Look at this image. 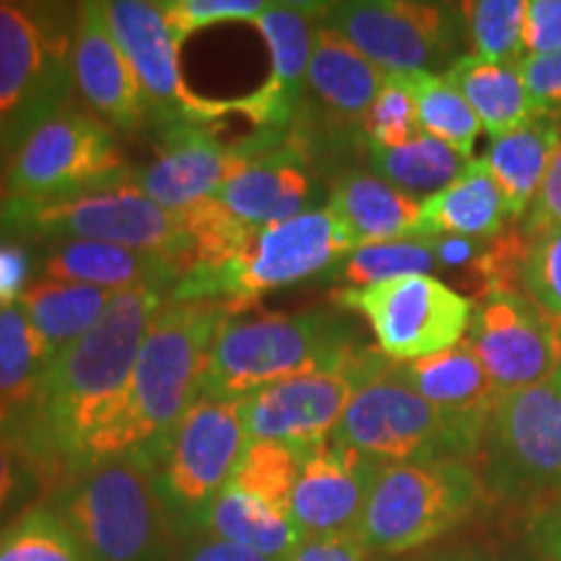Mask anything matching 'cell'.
<instances>
[{"label":"cell","mask_w":561,"mask_h":561,"mask_svg":"<svg viewBox=\"0 0 561 561\" xmlns=\"http://www.w3.org/2000/svg\"><path fill=\"white\" fill-rule=\"evenodd\" d=\"M301 450L284 442H248L229 483L276 512L289 515ZM291 517V515H289Z\"/></svg>","instance_id":"d590c367"},{"label":"cell","mask_w":561,"mask_h":561,"mask_svg":"<svg viewBox=\"0 0 561 561\" xmlns=\"http://www.w3.org/2000/svg\"><path fill=\"white\" fill-rule=\"evenodd\" d=\"M356 328L331 310L231 312L216 335L201 398L240 403L257 390L359 354Z\"/></svg>","instance_id":"3957f363"},{"label":"cell","mask_w":561,"mask_h":561,"mask_svg":"<svg viewBox=\"0 0 561 561\" xmlns=\"http://www.w3.org/2000/svg\"><path fill=\"white\" fill-rule=\"evenodd\" d=\"M268 0H167L161 3L172 37L182 45L203 26L221 21H255L271 9Z\"/></svg>","instance_id":"ab89813d"},{"label":"cell","mask_w":561,"mask_h":561,"mask_svg":"<svg viewBox=\"0 0 561 561\" xmlns=\"http://www.w3.org/2000/svg\"><path fill=\"white\" fill-rule=\"evenodd\" d=\"M0 234L16 237L37 248L58 240L117 244L170 257L185 268V276L193 268L191 240L180 214L157 206L133 182L53 203L0 198Z\"/></svg>","instance_id":"52a82bcc"},{"label":"cell","mask_w":561,"mask_h":561,"mask_svg":"<svg viewBox=\"0 0 561 561\" xmlns=\"http://www.w3.org/2000/svg\"><path fill=\"white\" fill-rule=\"evenodd\" d=\"M39 483V476L26 460V455L19 450L9 434L0 430V520L16 510L21 502H26V496Z\"/></svg>","instance_id":"b9f144b4"},{"label":"cell","mask_w":561,"mask_h":561,"mask_svg":"<svg viewBox=\"0 0 561 561\" xmlns=\"http://www.w3.org/2000/svg\"><path fill=\"white\" fill-rule=\"evenodd\" d=\"M520 76L538 110L543 115H557L561 110V50L528 55L520 62Z\"/></svg>","instance_id":"7bdbcfd3"},{"label":"cell","mask_w":561,"mask_h":561,"mask_svg":"<svg viewBox=\"0 0 561 561\" xmlns=\"http://www.w3.org/2000/svg\"><path fill=\"white\" fill-rule=\"evenodd\" d=\"M434 271H437V257H434L430 240H403L364 244V248L351 250L339 268L331 273V278L339 284H348L351 289H364V286L401 276H419V273L434 276Z\"/></svg>","instance_id":"8d00e7d4"},{"label":"cell","mask_w":561,"mask_h":561,"mask_svg":"<svg viewBox=\"0 0 561 561\" xmlns=\"http://www.w3.org/2000/svg\"><path fill=\"white\" fill-rule=\"evenodd\" d=\"M335 305L369 322L377 351L405 364L442 354L466 339L473 301L437 276H401L364 289L335 291Z\"/></svg>","instance_id":"5bb4252c"},{"label":"cell","mask_w":561,"mask_h":561,"mask_svg":"<svg viewBox=\"0 0 561 561\" xmlns=\"http://www.w3.org/2000/svg\"><path fill=\"white\" fill-rule=\"evenodd\" d=\"M507 221V201L483 157L468 161L445 191L421 201V240L468 237L489 242L502 234Z\"/></svg>","instance_id":"484cf974"},{"label":"cell","mask_w":561,"mask_h":561,"mask_svg":"<svg viewBox=\"0 0 561 561\" xmlns=\"http://www.w3.org/2000/svg\"><path fill=\"white\" fill-rule=\"evenodd\" d=\"M523 294L561 325V229L530 237L523 261Z\"/></svg>","instance_id":"f35d334b"},{"label":"cell","mask_w":561,"mask_h":561,"mask_svg":"<svg viewBox=\"0 0 561 561\" xmlns=\"http://www.w3.org/2000/svg\"><path fill=\"white\" fill-rule=\"evenodd\" d=\"M50 362L53 354L21 305L0 307V424L32 409Z\"/></svg>","instance_id":"4dcf8cb0"},{"label":"cell","mask_w":561,"mask_h":561,"mask_svg":"<svg viewBox=\"0 0 561 561\" xmlns=\"http://www.w3.org/2000/svg\"><path fill=\"white\" fill-rule=\"evenodd\" d=\"M231 149L237 161L216 201L234 219L261 229L318 210L322 178L286 140L273 146L268 138L250 136Z\"/></svg>","instance_id":"ac0fdd59"},{"label":"cell","mask_w":561,"mask_h":561,"mask_svg":"<svg viewBox=\"0 0 561 561\" xmlns=\"http://www.w3.org/2000/svg\"><path fill=\"white\" fill-rule=\"evenodd\" d=\"M483 489V479L466 460L382 466L356 538L377 557L416 551L466 523L479 507Z\"/></svg>","instance_id":"ba28073f"},{"label":"cell","mask_w":561,"mask_h":561,"mask_svg":"<svg viewBox=\"0 0 561 561\" xmlns=\"http://www.w3.org/2000/svg\"><path fill=\"white\" fill-rule=\"evenodd\" d=\"M331 439L377 466L445 458L468 462L481 453V437L413 392L392 362L354 392Z\"/></svg>","instance_id":"30bf717a"},{"label":"cell","mask_w":561,"mask_h":561,"mask_svg":"<svg viewBox=\"0 0 561 561\" xmlns=\"http://www.w3.org/2000/svg\"><path fill=\"white\" fill-rule=\"evenodd\" d=\"M405 81H409L413 100H416L421 130L450 146L466 161H471L476 140L483 130L471 104L462 100L460 91L439 73H413L405 76Z\"/></svg>","instance_id":"d6a6232c"},{"label":"cell","mask_w":561,"mask_h":561,"mask_svg":"<svg viewBox=\"0 0 561 561\" xmlns=\"http://www.w3.org/2000/svg\"><path fill=\"white\" fill-rule=\"evenodd\" d=\"M559 339H561V325H559ZM553 380L561 385V354H559V364H557V371H553Z\"/></svg>","instance_id":"816d5d0a"},{"label":"cell","mask_w":561,"mask_h":561,"mask_svg":"<svg viewBox=\"0 0 561 561\" xmlns=\"http://www.w3.org/2000/svg\"><path fill=\"white\" fill-rule=\"evenodd\" d=\"M380 468L333 439L301 450L289 510L301 541L356 533Z\"/></svg>","instance_id":"ffe728a7"},{"label":"cell","mask_w":561,"mask_h":561,"mask_svg":"<svg viewBox=\"0 0 561 561\" xmlns=\"http://www.w3.org/2000/svg\"><path fill=\"white\" fill-rule=\"evenodd\" d=\"M466 339L500 392L530 388L557 371L559 325L523 291H500L476 301Z\"/></svg>","instance_id":"e0dca14e"},{"label":"cell","mask_w":561,"mask_h":561,"mask_svg":"<svg viewBox=\"0 0 561 561\" xmlns=\"http://www.w3.org/2000/svg\"><path fill=\"white\" fill-rule=\"evenodd\" d=\"M0 561H87L50 502L32 504L0 525Z\"/></svg>","instance_id":"836d02e7"},{"label":"cell","mask_w":561,"mask_h":561,"mask_svg":"<svg viewBox=\"0 0 561 561\" xmlns=\"http://www.w3.org/2000/svg\"><path fill=\"white\" fill-rule=\"evenodd\" d=\"M325 24L385 76L445 73L462 58V9L426 0H348L331 3Z\"/></svg>","instance_id":"4fadbf2b"},{"label":"cell","mask_w":561,"mask_h":561,"mask_svg":"<svg viewBox=\"0 0 561 561\" xmlns=\"http://www.w3.org/2000/svg\"><path fill=\"white\" fill-rule=\"evenodd\" d=\"M167 297L170 291L153 286L117 291L100 322L55 354L32 409L0 424L42 483L58 489L79 471L91 439L121 401L151 320Z\"/></svg>","instance_id":"6da1fadb"},{"label":"cell","mask_w":561,"mask_h":561,"mask_svg":"<svg viewBox=\"0 0 561 561\" xmlns=\"http://www.w3.org/2000/svg\"><path fill=\"white\" fill-rule=\"evenodd\" d=\"M426 240H430L434 257H437V268H450L458 273L471 268L489 244L483 240H468V237H426Z\"/></svg>","instance_id":"c3c4849f"},{"label":"cell","mask_w":561,"mask_h":561,"mask_svg":"<svg viewBox=\"0 0 561 561\" xmlns=\"http://www.w3.org/2000/svg\"><path fill=\"white\" fill-rule=\"evenodd\" d=\"M364 159L369 161L377 178L390 182L392 187L411 198H432L434 193L445 191L468 164L458 151L426 133L403 146H390V149L367 144Z\"/></svg>","instance_id":"1f68e13d"},{"label":"cell","mask_w":561,"mask_h":561,"mask_svg":"<svg viewBox=\"0 0 561 561\" xmlns=\"http://www.w3.org/2000/svg\"><path fill=\"white\" fill-rule=\"evenodd\" d=\"M231 312L237 310L224 301H164L151 320L121 401L91 439L79 471L115 458L157 466L180 421L198 403L210 348Z\"/></svg>","instance_id":"7a4b0ae2"},{"label":"cell","mask_w":561,"mask_h":561,"mask_svg":"<svg viewBox=\"0 0 561 561\" xmlns=\"http://www.w3.org/2000/svg\"><path fill=\"white\" fill-rule=\"evenodd\" d=\"M104 13H107L110 32L117 47L136 70L140 89L149 102L151 121L159 130L178 123L206 125L224 115H234L231 102L201 100L185 87L178 66L180 45L167 26L161 3L107 0Z\"/></svg>","instance_id":"2e32d148"},{"label":"cell","mask_w":561,"mask_h":561,"mask_svg":"<svg viewBox=\"0 0 561 561\" xmlns=\"http://www.w3.org/2000/svg\"><path fill=\"white\" fill-rule=\"evenodd\" d=\"M203 530L208 533V538L244 546L271 561H286L301 543L299 530L294 528L289 515L276 512L231 483L216 496Z\"/></svg>","instance_id":"f546056e"},{"label":"cell","mask_w":561,"mask_h":561,"mask_svg":"<svg viewBox=\"0 0 561 561\" xmlns=\"http://www.w3.org/2000/svg\"><path fill=\"white\" fill-rule=\"evenodd\" d=\"M416 100L405 76H385L380 94L375 96L364 121L367 144L375 146H403L421 136Z\"/></svg>","instance_id":"74e56055"},{"label":"cell","mask_w":561,"mask_h":561,"mask_svg":"<svg viewBox=\"0 0 561 561\" xmlns=\"http://www.w3.org/2000/svg\"><path fill=\"white\" fill-rule=\"evenodd\" d=\"M39 271L34 244L0 234V307L19 305Z\"/></svg>","instance_id":"60d3db41"},{"label":"cell","mask_w":561,"mask_h":561,"mask_svg":"<svg viewBox=\"0 0 561 561\" xmlns=\"http://www.w3.org/2000/svg\"><path fill=\"white\" fill-rule=\"evenodd\" d=\"M234 161V149L224 146L208 125L178 123L161 130L157 159L133 172V185L178 214L219 193Z\"/></svg>","instance_id":"7402d4cb"},{"label":"cell","mask_w":561,"mask_h":561,"mask_svg":"<svg viewBox=\"0 0 561 561\" xmlns=\"http://www.w3.org/2000/svg\"><path fill=\"white\" fill-rule=\"evenodd\" d=\"M351 250H356V244L331 208L307 210L297 219L255 229L229 263L210 271H191L167 299L224 301L244 310L268 291L312 278H331Z\"/></svg>","instance_id":"8992f818"},{"label":"cell","mask_w":561,"mask_h":561,"mask_svg":"<svg viewBox=\"0 0 561 561\" xmlns=\"http://www.w3.org/2000/svg\"><path fill=\"white\" fill-rule=\"evenodd\" d=\"M525 50L528 55L561 50V0H525Z\"/></svg>","instance_id":"ee69618b"},{"label":"cell","mask_w":561,"mask_h":561,"mask_svg":"<svg viewBox=\"0 0 561 561\" xmlns=\"http://www.w3.org/2000/svg\"><path fill=\"white\" fill-rule=\"evenodd\" d=\"M466 37L476 58L520 66L525 50V0H473L460 3Z\"/></svg>","instance_id":"e575fe53"},{"label":"cell","mask_w":561,"mask_h":561,"mask_svg":"<svg viewBox=\"0 0 561 561\" xmlns=\"http://www.w3.org/2000/svg\"><path fill=\"white\" fill-rule=\"evenodd\" d=\"M528 538L541 561H561V500L549 502L530 520Z\"/></svg>","instance_id":"7dc6e473"},{"label":"cell","mask_w":561,"mask_h":561,"mask_svg":"<svg viewBox=\"0 0 561 561\" xmlns=\"http://www.w3.org/2000/svg\"><path fill=\"white\" fill-rule=\"evenodd\" d=\"M328 208L343 224L356 248L421 240V203L375 172L348 167L335 174Z\"/></svg>","instance_id":"d4e9b609"},{"label":"cell","mask_w":561,"mask_h":561,"mask_svg":"<svg viewBox=\"0 0 561 561\" xmlns=\"http://www.w3.org/2000/svg\"><path fill=\"white\" fill-rule=\"evenodd\" d=\"M79 5L0 3V167L70 102Z\"/></svg>","instance_id":"277c9868"},{"label":"cell","mask_w":561,"mask_h":561,"mask_svg":"<svg viewBox=\"0 0 561 561\" xmlns=\"http://www.w3.org/2000/svg\"><path fill=\"white\" fill-rule=\"evenodd\" d=\"M442 76L471 104L481 128L491 138L507 136L543 115L525 87L520 66H504V62L481 60L476 55H462Z\"/></svg>","instance_id":"83f0119b"},{"label":"cell","mask_w":561,"mask_h":561,"mask_svg":"<svg viewBox=\"0 0 561 561\" xmlns=\"http://www.w3.org/2000/svg\"><path fill=\"white\" fill-rule=\"evenodd\" d=\"M115 294L100 286L39 278L26 289L19 305L55 359L58 351L79 341L100 322Z\"/></svg>","instance_id":"f1b7e54d"},{"label":"cell","mask_w":561,"mask_h":561,"mask_svg":"<svg viewBox=\"0 0 561 561\" xmlns=\"http://www.w3.org/2000/svg\"><path fill=\"white\" fill-rule=\"evenodd\" d=\"M396 375L434 409L458 421L483 442L491 411L502 392L491 382L471 341L462 339L453 348L426 359L396 364Z\"/></svg>","instance_id":"603a6c76"},{"label":"cell","mask_w":561,"mask_h":561,"mask_svg":"<svg viewBox=\"0 0 561 561\" xmlns=\"http://www.w3.org/2000/svg\"><path fill=\"white\" fill-rule=\"evenodd\" d=\"M248 442L240 403L198 398L185 413L151 468L153 486L174 533L206 528L208 512L229 483Z\"/></svg>","instance_id":"7c38bea8"},{"label":"cell","mask_w":561,"mask_h":561,"mask_svg":"<svg viewBox=\"0 0 561 561\" xmlns=\"http://www.w3.org/2000/svg\"><path fill=\"white\" fill-rule=\"evenodd\" d=\"M331 3H273L255 19L271 50V79L244 100H231L234 115L250 117L257 133L284 136L289 133L301 96L307 89V73L314 50V34L325 21Z\"/></svg>","instance_id":"d6986e66"},{"label":"cell","mask_w":561,"mask_h":561,"mask_svg":"<svg viewBox=\"0 0 561 561\" xmlns=\"http://www.w3.org/2000/svg\"><path fill=\"white\" fill-rule=\"evenodd\" d=\"M390 367L388 356L362 348L335 367L291 377L240 401L250 442H284L307 450L331 439L335 426L364 382Z\"/></svg>","instance_id":"9a60e30c"},{"label":"cell","mask_w":561,"mask_h":561,"mask_svg":"<svg viewBox=\"0 0 561 561\" xmlns=\"http://www.w3.org/2000/svg\"><path fill=\"white\" fill-rule=\"evenodd\" d=\"M42 278L66 280V284H89L110 291L153 286L170 291L185 276V268L170 257L149 255L117 244L58 240L39 244Z\"/></svg>","instance_id":"cb8c5ba5"},{"label":"cell","mask_w":561,"mask_h":561,"mask_svg":"<svg viewBox=\"0 0 561 561\" xmlns=\"http://www.w3.org/2000/svg\"><path fill=\"white\" fill-rule=\"evenodd\" d=\"M549 229H561V146L549 172H546L541 191H538L528 216H525V234L528 237H536Z\"/></svg>","instance_id":"f6af8a7d"},{"label":"cell","mask_w":561,"mask_h":561,"mask_svg":"<svg viewBox=\"0 0 561 561\" xmlns=\"http://www.w3.org/2000/svg\"><path fill=\"white\" fill-rule=\"evenodd\" d=\"M50 504L87 561L170 559L174 528L144 460L115 458L83 468L55 489Z\"/></svg>","instance_id":"5b68a950"},{"label":"cell","mask_w":561,"mask_h":561,"mask_svg":"<svg viewBox=\"0 0 561 561\" xmlns=\"http://www.w3.org/2000/svg\"><path fill=\"white\" fill-rule=\"evenodd\" d=\"M559 146L561 121L557 115H541L507 136L491 138L483 161L489 164L504 201H507L510 221L525 219L541 191Z\"/></svg>","instance_id":"4316f807"},{"label":"cell","mask_w":561,"mask_h":561,"mask_svg":"<svg viewBox=\"0 0 561 561\" xmlns=\"http://www.w3.org/2000/svg\"><path fill=\"white\" fill-rule=\"evenodd\" d=\"M286 561H385L364 546L356 533L351 536L305 538Z\"/></svg>","instance_id":"bcb514c9"},{"label":"cell","mask_w":561,"mask_h":561,"mask_svg":"<svg viewBox=\"0 0 561 561\" xmlns=\"http://www.w3.org/2000/svg\"><path fill=\"white\" fill-rule=\"evenodd\" d=\"M483 486L512 502L561 500V385L502 392L481 442Z\"/></svg>","instance_id":"8fae6325"},{"label":"cell","mask_w":561,"mask_h":561,"mask_svg":"<svg viewBox=\"0 0 561 561\" xmlns=\"http://www.w3.org/2000/svg\"><path fill=\"white\" fill-rule=\"evenodd\" d=\"M73 83L89 112L112 130L140 133L153 125L136 70L112 37L104 3H79L73 37Z\"/></svg>","instance_id":"44dd1931"},{"label":"cell","mask_w":561,"mask_h":561,"mask_svg":"<svg viewBox=\"0 0 561 561\" xmlns=\"http://www.w3.org/2000/svg\"><path fill=\"white\" fill-rule=\"evenodd\" d=\"M185 561H271V559L244 549V546L219 541V538H206V541L193 546Z\"/></svg>","instance_id":"681fc988"},{"label":"cell","mask_w":561,"mask_h":561,"mask_svg":"<svg viewBox=\"0 0 561 561\" xmlns=\"http://www.w3.org/2000/svg\"><path fill=\"white\" fill-rule=\"evenodd\" d=\"M110 125L94 112L66 104L0 167V198L53 203L133 182Z\"/></svg>","instance_id":"9c48e42d"},{"label":"cell","mask_w":561,"mask_h":561,"mask_svg":"<svg viewBox=\"0 0 561 561\" xmlns=\"http://www.w3.org/2000/svg\"><path fill=\"white\" fill-rule=\"evenodd\" d=\"M437 561H496V559L486 557V553L466 551V553H455V557H445V559H437Z\"/></svg>","instance_id":"f907efd6"}]
</instances>
